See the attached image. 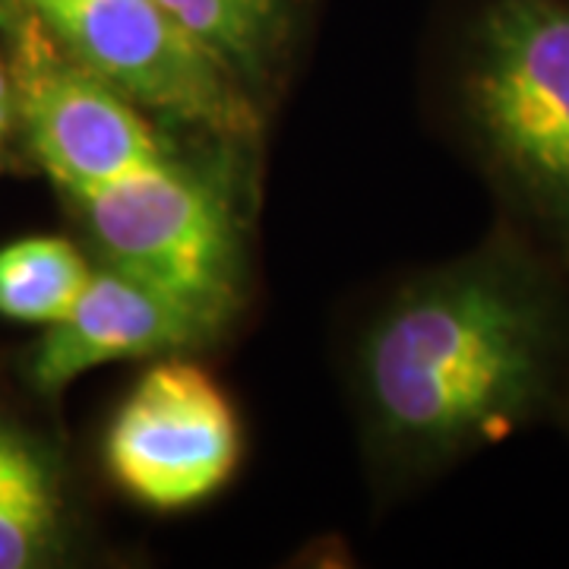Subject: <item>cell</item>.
Masks as SVG:
<instances>
[{
    "mask_svg": "<svg viewBox=\"0 0 569 569\" xmlns=\"http://www.w3.org/2000/svg\"><path fill=\"white\" fill-rule=\"evenodd\" d=\"M339 380L367 488L396 507L485 449L553 427L569 389V279L507 224L351 307Z\"/></svg>",
    "mask_w": 569,
    "mask_h": 569,
    "instance_id": "6da1fadb",
    "label": "cell"
},
{
    "mask_svg": "<svg viewBox=\"0 0 569 569\" xmlns=\"http://www.w3.org/2000/svg\"><path fill=\"white\" fill-rule=\"evenodd\" d=\"M418 96L493 222L569 279V0H447Z\"/></svg>",
    "mask_w": 569,
    "mask_h": 569,
    "instance_id": "7a4b0ae2",
    "label": "cell"
},
{
    "mask_svg": "<svg viewBox=\"0 0 569 569\" xmlns=\"http://www.w3.org/2000/svg\"><path fill=\"white\" fill-rule=\"evenodd\" d=\"M263 156L200 142L171 162L61 193L86 253L244 323Z\"/></svg>",
    "mask_w": 569,
    "mask_h": 569,
    "instance_id": "3957f363",
    "label": "cell"
},
{
    "mask_svg": "<svg viewBox=\"0 0 569 569\" xmlns=\"http://www.w3.org/2000/svg\"><path fill=\"white\" fill-rule=\"evenodd\" d=\"M0 44L13 77L17 140L58 197L118 181L212 142L168 127L127 99L77 61L20 0H0Z\"/></svg>",
    "mask_w": 569,
    "mask_h": 569,
    "instance_id": "277c9868",
    "label": "cell"
},
{
    "mask_svg": "<svg viewBox=\"0 0 569 569\" xmlns=\"http://www.w3.org/2000/svg\"><path fill=\"white\" fill-rule=\"evenodd\" d=\"M244 456L238 402L200 355L146 361L99 440L104 481L152 516L209 507L234 485Z\"/></svg>",
    "mask_w": 569,
    "mask_h": 569,
    "instance_id": "5b68a950",
    "label": "cell"
},
{
    "mask_svg": "<svg viewBox=\"0 0 569 569\" xmlns=\"http://www.w3.org/2000/svg\"><path fill=\"white\" fill-rule=\"evenodd\" d=\"M26 7L77 61L152 118L200 140L266 152L272 121L159 0H32Z\"/></svg>",
    "mask_w": 569,
    "mask_h": 569,
    "instance_id": "8992f818",
    "label": "cell"
},
{
    "mask_svg": "<svg viewBox=\"0 0 569 569\" xmlns=\"http://www.w3.org/2000/svg\"><path fill=\"white\" fill-rule=\"evenodd\" d=\"M241 323L168 284L92 260L80 298L26 346L20 380L41 406L61 402L82 373L104 365H146L168 355H212Z\"/></svg>",
    "mask_w": 569,
    "mask_h": 569,
    "instance_id": "52a82bcc",
    "label": "cell"
},
{
    "mask_svg": "<svg viewBox=\"0 0 569 569\" xmlns=\"http://www.w3.org/2000/svg\"><path fill=\"white\" fill-rule=\"evenodd\" d=\"M63 440L0 399V569H48L99 557Z\"/></svg>",
    "mask_w": 569,
    "mask_h": 569,
    "instance_id": "ba28073f",
    "label": "cell"
},
{
    "mask_svg": "<svg viewBox=\"0 0 569 569\" xmlns=\"http://www.w3.org/2000/svg\"><path fill=\"white\" fill-rule=\"evenodd\" d=\"M266 118L282 108L301 73L313 0H159Z\"/></svg>",
    "mask_w": 569,
    "mask_h": 569,
    "instance_id": "9c48e42d",
    "label": "cell"
},
{
    "mask_svg": "<svg viewBox=\"0 0 569 569\" xmlns=\"http://www.w3.org/2000/svg\"><path fill=\"white\" fill-rule=\"evenodd\" d=\"M92 257L67 234H26L0 247V317L51 326L80 298Z\"/></svg>",
    "mask_w": 569,
    "mask_h": 569,
    "instance_id": "30bf717a",
    "label": "cell"
},
{
    "mask_svg": "<svg viewBox=\"0 0 569 569\" xmlns=\"http://www.w3.org/2000/svg\"><path fill=\"white\" fill-rule=\"evenodd\" d=\"M17 140V99H13V77L0 44V146Z\"/></svg>",
    "mask_w": 569,
    "mask_h": 569,
    "instance_id": "8fae6325",
    "label": "cell"
},
{
    "mask_svg": "<svg viewBox=\"0 0 569 569\" xmlns=\"http://www.w3.org/2000/svg\"><path fill=\"white\" fill-rule=\"evenodd\" d=\"M553 427H557V430H560V433L569 440V389H567V399H563V408H560V415H557V425Z\"/></svg>",
    "mask_w": 569,
    "mask_h": 569,
    "instance_id": "7c38bea8",
    "label": "cell"
},
{
    "mask_svg": "<svg viewBox=\"0 0 569 569\" xmlns=\"http://www.w3.org/2000/svg\"><path fill=\"white\" fill-rule=\"evenodd\" d=\"M3 164H7V146H0V171H3Z\"/></svg>",
    "mask_w": 569,
    "mask_h": 569,
    "instance_id": "4fadbf2b",
    "label": "cell"
},
{
    "mask_svg": "<svg viewBox=\"0 0 569 569\" xmlns=\"http://www.w3.org/2000/svg\"><path fill=\"white\" fill-rule=\"evenodd\" d=\"M22 3H32V0H22Z\"/></svg>",
    "mask_w": 569,
    "mask_h": 569,
    "instance_id": "5bb4252c",
    "label": "cell"
}]
</instances>
